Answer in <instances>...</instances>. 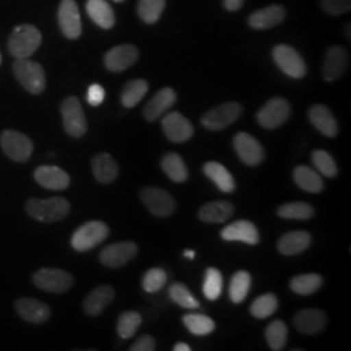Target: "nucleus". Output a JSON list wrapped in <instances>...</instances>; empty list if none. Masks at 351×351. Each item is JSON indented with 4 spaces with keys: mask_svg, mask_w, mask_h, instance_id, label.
<instances>
[{
    "mask_svg": "<svg viewBox=\"0 0 351 351\" xmlns=\"http://www.w3.org/2000/svg\"><path fill=\"white\" fill-rule=\"evenodd\" d=\"M25 211L32 219L40 223H56L69 215L71 204L62 197H53L47 199L30 198L26 202Z\"/></svg>",
    "mask_w": 351,
    "mask_h": 351,
    "instance_id": "f257e3e1",
    "label": "nucleus"
},
{
    "mask_svg": "<svg viewBox=\"0 0 351 351\" xmlns=\"http://www.w3.org/2000/svg\"><path fill=\"white\" fill-rule=\"evenodd\" d=\"M42 43V34L37 27L23 24L13 29L7 49L14 59H29Z\"/></svg>",
    "mask_w": 351,
    "mask_h": 351,
    "instance_id": "f03ea898",
    "label": "nucleus"
},
{
    "mask_svg": "<svg viewBox=\"0 0 351 351\" xmlns=\"http://www.w3.org/2000/svg\"><path fill=\"white\" fill-rule=\"evenodd\" d=\"M13 73L21 86L33 95H39L46 88V75L40 64L29 59H16Z\"/></svg>",
    "mask_w": 351,
    "mask_h": 351,
    "instance_id": "7ed1b4c3",
    "label": "nucleus"
},
{
    "mask_svg": "<svg viewBox=\"0 0 351 351\" xmlns=\"http://www.w3.org/2000/svg\"><path fill=\"white\" fill-rule=\"evenodd\" d=\"M108 236H110V228L107 224H104L99 220H93L80 226L75 230L71 239V245L75 251L85 252L101 245Z\"/></svg>",
    "mask_w": 351,
    "mask_h": 351,
    "instance_id": "20e7f679",
    "label": "nucleus"
},
{
    "mask_svg": "<svg viewBox=\"0 0 351 351\" xmlns=\"http://www.w3.org/2000/svg\"><path fill=\"white\" fill-rule=\"evenodd\" d=\"M0 146L4 154L17 163H26L34 151L32 139L17 130H4L0 134Z\"/></svg>",
    "mask_w": 351,
    "mask_h": 351,
    "instance_id": "39448f33",
    "label": "nucleus"
},
{
    "mask_svg": "<svg viewBox=\"0 0 351 351\" xmlns=\"http://www.w3.org/2000/svg\"><path fill=\"white\" fill-rule=\"evenodd\" d=\"M33 284L38 289L52 293V294H63L73 287V276L59 268H42L34 272L32 277Z\"/></svg>",
    "mask_w": 351,
    "mask_h": 351,
    "instance_id": "423d86ee",
    "label": "nucleus"
},
{
    "mask_svg": "<svg viewBox=\"0 0 351 351\" xmlns=\"http://www.w3.org/2000/svg\"><path fill=\"white\" fill-rule=\"evenodd\" d=\"M63 125L68 136L73 138H81L88 132V121L82 110L81 101L75 97H68L62 103Z\"/></svg>",
    "mask_w": 351,
    "mask_h": 351,
    "instance_id": "0eeeda50",
    "label": "nucleus"
},
{
    "mask_svg": "<svg viewBox=\"0 0 351 351\" xmlns=\"http://www.w3.org/2000/svg\"><path fill=\"white\" fill-rule=\"evenodd\" d=\"M242 114V106L236 101L220 104L202 117V125L207 130H221L236 123Z\"/></svg>",
    "mask_w": 351,
    "mask_h": 351,
    "instance_id": "6e6552de",
    "label": "nucleus"
},
{
    "mask_svg": "<svg viewBox=\"0 0 351 351\" xmlns=\"http://www.w3.org/2000/svg\"><path fill=\"white\" fill-rule=\"evenodd\" d=\"M272 58L277 66L291 78H303L307 72L301 53L289 45H277L272 50Z\"/></svg>",
    "mask_w": 351,
    "mask_h": 351,
    "instance_id": "1a4fd4ad",
    "label": "nucleus"
},
{
    "mask_svg": "<svg viewBox=\"0 0 351 351\" xmlns=\"http://www.w3.org/2000/svg\"><path fill=\"white\" fill-rule=\"evenodd\" d=\"M291 114L290 103L284 98H272L264 104L256 114L258 123L265 129H276L284 125Z\"/></svg>",
    "mask_w": 351,
    "mask_h": 351,
    "instance_id": "9d476101",
    "label": "nucleus"
},
{
    "mask_svg": "<svg viewBox=\"0 0 351 351\" xmlns=\"http://www.w3.org/2000/svg\"><path fill=\"white\" fill-rule=\"evenodd\" d=\"M141 201L152 215L158 217L171 216L176 211L175 198L160 188H145L141 191Z\"/></svg>",
    "mask_w": 351,
    "mask_h": 351,
    "instance_id": "9b49d317",
    "label": "nucleus"
},
{
    "mask_svg": "<svg viewBox=\"0 0 351 351\" xmlns=\"http://www.w3.org/2000/svg\"><path fill=\"white\" fill-rule=\"evenodd\" d=\"M138 254V246L132 241H123L108 245L101 250V263L108 268H121L134 259Z\"/></svg>",
    "mask_w": 351,
    "mask_h": 351,
    "instance_id": "f8f14e48",
    "label": "nucleus"
},
{
    "mask_svg": "<svg viewBox=\"0 0 351 351\" xmlns=\"http://www.w3.org/2000/svg\"><path fill=\"white\" fill-rule=\"evenodd\" d=\"M138 58L139 51L134 45H119L104 55V65L110 72L119 73L137 63Z\"/></svg>",
    "mask_w": 351,
    "mask_h": 351,
    "instance_id": "ddd939ff",
    "label": "nucleus"
},
{
    "mask_svg": "<svg viewBox=\"0 0 351 351\" xmlns=\"http://www.w3.org/2000/svg\"><path fill=\"white\" fill-rule=\"evenodd\" d=\"M58 20L60 30L68 39H77L82 33L81 14L75 0H62L59 5Z\"/></svg>",
    "mask_w": 351,
    "mask_h": 351,
    "instance_id": "4468645a",
    "label": "nucleus"
},
{
    "mask_svg": "<svg viewBox=\"0 0 351 351\" xmlns=\"http://www.w3.org/2000/svg\"><path fill=\"white\" fill-rule=\"evenodd\" d=\"M233 146L239 159L250 167L259 165L264 160V150L258 139L245 132H239L233 138Z\"/></svg>",
    "mask_w": 351,
    "mask_h": 351,
    "instance_id": "2eb2a0df",
    "label": "nucleus"
},
{
    "mask_svg": "<svg viewBox=\"0 0 351 351\" xmlns=\"http://www.w3.org/2000/svg\"><path fill=\"white\" fill-rule=\"evenodd\" d=\"M164 134L173 143H184L193 137L194 128L188 119L180 112H171L164 116Z\"/></svg>",
    "mask_w": 351,
    "mask_h": 351,
    "instance_id": "dca6fc26",
    "label": "nucleus"
},
{
    "mask_svg": "<svg viewBox=\"0 0 351 351\" xmlns=\"http://www.w3.org/2000/svg\"><path fill=\"white\" fill-rule=\"evenodd\" d=\"M349 65V53L341 46L328 49L323 65V77L328 82H335L346 72Z\"/></svg>",
    "mask_w": 351,
    "mask_h": 351,
    "instance_id": "f3484780",
    "label": "nucleus"
},
{
    "mask_svg": "<svg viewBox=\"0 0 351 351\" xmlns=\"http://www.w3.org/2000/svg\"><path fill=\"white\" fill-rule=\"evenodd\" d=\"M14 307L21 319L32 324H43L50 319V307L34 298L21 297L14 302Z\"/></svg>",
    "mask_w": 351,
    "mask_h": 351,
    "instance_id": "a211bd4d",
    "label": "nucleus"
},
{
    "mask_svg": "<svg viewBox=\"0 0 351 351\" xmlns=\"http://www.w3.org/2000/svg\"><path fill=\"white\" fill-rule=\"evenodd\" d=\"M34 180L42 188L49 190H65L71 185L69 175L56 165H40L34 171Z\"/></svg>",
    "mask_w": 351,
    "mask_h": 351,
    "instance_id": "6ab92c4d",
    "label": "nucleus"
},
{
    "mask_svg": "<svg viewBox=\"0 0 351 351\" xmlns=\"http://www.w3.org/2000/svg\"><path fill=\"white\" fill-rule=\"evenodd\" d=\"M285 17H287V10L282 5L272 4L251 13L247 23L250 27L255 30H268L282 24Z\"/></svg>",
    "mask_w": 351,
    "mask_h": 351,
    "instance_id": "aec40b11",
    "label": "nucleus"
},
{
    "mask_svg": "<svg viewBox=\"0 0 351 351\" xmlns=\"http://www.w3.org/2000/svg\"><path fill=\"white\" fill-rule=\"evenodd\" d=\"M221 239L228 242H243L247 245H258L259 243V232L256 226L249 220H237L229 226H226L221 233Z\"/></svg>",
    "mask_w": 351,
    "mask_h": 351,
    "instance_id": "412c9836",
    "label": "nucleus"
},
{
    "mask_svg": "<svg viewBox=\"0 0 351 351\" xmlns=\"http://www.w3.org/2000/svg\"><path fill=\"white\" fill-rule=\"evenodd\" d=\"M294 326L303 335H316L324 330L326 315L319 308H306L294 315Z\"/></svg>",
    "mask_w": 351,
    "mask_h": 351,
    "instance_id": "4be33fe9",
    "label": "nucleus"
},
{
    "mask_svg": "<svg viewBox=\"0 0 351 351\" xmlns=\"http://www.w3.org/2000/svg\"><path fill=\"white\" fill-rule=\"evenodd\" d=\"M177 101V94L172 88L159 90L143 108V116L147 121H156Z\"/></svg>",
    "mask_w": 351,
    "mask_h": 351,
    "instance_id": "5701e85b",
    "label": "nucleus"
},
{
    "mask_svg": "<svg viewBox=\"0 0 351 351\" xmlns=\"http://www.w3.org/2000/svg\"><path fill=\"white\" fill-rule=\"evenodd\" d=\"M311 124L328 138H335L339 134V124L329 108L323 104H315L308 111Z\"/></svg>",
    "mask_w": 351,
    "mask_h": 351,
    "instance_id": "b1692460",
    "label": "nucleus"
},
{
    "mask_svg": "<svg viewBox=\"0 0 351 351\" xmlns=\"http://www.w3.org/2000/svg\"><path fill=\"white\" fill-rule=\"evenodd\" d=\"M311 241H313L311 234L306 230L288 232L278 239L277 249L282 255H287V256L298 255L308 249V246L311 245Z\"/></svg>",
    "mask_w": 351,
    "mask_h": 351,
    "instance_id": "393cba45",
    "label": "nucleus"
},
{
    "mask_svg": "<svg viewBox=\"0 0 351 351\" xmlns=\"http://www.w3.org/2000/svg\"><path fill=\"white\" fill-rule=\"evenodd\" d=\"M114 295L116 293L110 285H101L94 289L84 301V311L88 316L101 315L112 303Z\"/></svg>",
    "mask_w": 351,
    "mask_h": 351,
    "instance_id": "a878e982",
    "label": "nucleus"
},
{
    "mask_svg": "<svg viewBox=\"0 0 351 351\" xmlns=\"http://www.w3.org/2000/svg\"><path fill=\"white\" fill-rule=\"evenodd\" d=\"M93 175L101 184H112L119 176V165L110 154H98L91 160Z\"/></svg>",
    "mask_w": 351,
    "mask_h": 351,
    "instance_id": "bb28decb",
    "label": "nucleus"
},
{
    "mask_svg": "<svg viewBox=\"0 0 351 351\" xmlns=\"http://www.w3.org/2000/svg\"><path fill=\"white\" fill-rule=\"evenodd\" d=\"M234 207L226 201H213L202 206L198 211V217L204 223L221 224L232 217Z\"/></svg>",
    "mask_w": 351,
    "mask_h": 351,
    "instance_id": "cd10ccee",
    "label": "nucleus"
},
{
    "mask_svg": "<svg viewBox=\"0 0 351 351\" xmlns=\"http://www.w3.org/2000/svg\"><path fill=\"white\" fill-rule=\"evenodd\" d=\"M86 12L88 17L101 29H112L116 23L112 7L107 0H88Z\"/></svg>",
    "mask_w": 351,
    "mask_h": 351,
    "instance_id": "c85d7f7f",
    "label": "nucleus"
},
{
    "mask_svg": "<svg viewBox=\"0 0 351 351\" xmlns=\"http://www.w3.org/2000/svg\"><path fill=\"white\" fill-rule=\"evenodd\" d=\"M203 172L223 193L229 194V193L234 191V189H236L234 178L223 164L217 163V162H208V163L204 164Z\"/></svg>",
    "mask_w": 351,
    "mask_h": 351,
    "instance_id": "c756f323",
    "label": "nucleus"
},
{
    "mask_svg": "<svg viewBox=\"0 0 351 351\" xmlns=\"http://www.w3.org/2000/svg\"><path fill=\"white\" fill-rule=\"evenodd\" d=\"M293 177L295 184L307 193L316 194L324 189L323 178L316 171L307 165H298L293 172Z\"/></svg>",
    "mask_w": 351,
    "mask_h": 351,
    "instance_id": "7c9ffc66",
    "label": "nucleus"
},
{
    "mask_svg": "<svg viewBox=\"0 0 351 351\" xmlns=\"http://www.w3.org/2000/svg\"><path fill=\"white\" fill-rule=\"evenodd\" d=\"M160 164H162V168H163L165 175L168 176L172 181L182 184L188 180V167L178 154L169 152V154L164 155Z\"/></svg>",
    "mask_w": 351,
    "mask_h": 351,
    "instance_id": "2f4dec72",
    "label": "nucleus"
},
{
    "mask_svg": "<svg viewBox=\"0 0 351 351\" xmlns=\"http://www.w3.org/2000/svg\"><path fill=\"white\" fill-rule=\"evenodd\" d=\"M149 91V82L146 80L137 78L126 84L121 91V103L126 108H133L145 98Z\"/></svg>",
    "mask_w": 351,
    "mask_h": 351,
    "instance_id": "473e14b6",
    "label": "nucleus"
},
{
    "mask_svg": "<svg viewBox=\"0 0 351 351\" xmlns=\"http://www.w3.org/2000/svg\"><path fill=\"white\" fill-rule=\"evenodd\" d=\"M324 280L317 274H306L293 277L290 280V289L300 295H311L323 287Z\"/></svg>",
    "mask_w": 351,
    "mask_h": 351,
    "instance_id": "72a5a7b5",
    "label": "nucleus"
},
{
    "mask_svg": "<svg viewBox=\"0 0 351 351\" xmlns=\"http://www.w3.org/2000/svg\"><path fill=\"white\" fill-rule=\"evenodd\" d=\"M277 215L288 220H308L314 217V207L304 202H290L278 207Z\"/></svg>",
    "mask_w": 351,
    "mask_h": 351,
    "instance_id": "f704fd0d",
    "label": "nucleus"
},
{
    "mask_svg": "<svg viewBox=\"0 0 351 351\" xmlns=\"http://www.w3.org/2000/svg\"><path fill=\"white\" fill-rule=\"evenodd\" d=\"M251 288V276L246 271H239L230 280L229 285V298L236 304L246 300Z\"/></svg>",
    "mask_w": 351,
    "mask_h": 351,
    "instance_id": "c9c22d12",
    "label": "nucleus"
},
{
    "mask_svg": "<svg viewBox=\"0 0 351 351\" xmlns=\"http://www.w3.org/2000/svg\"><path fill=\"white\" fill-rule=\"evenodd\" d=\"M184 326L195 336H207L215 330V322L207 315L189 314L182 319Z\"/></svg>",
    "mask_w": 351,
    "mask_h": 351,
    "instance_id": "e433bc0d",
    "label": "nucleus"
},
{
    "mask_svg": "<svg viewBox=\"0 0 351 351\" xmlns=\"http://www.w3.org/2000/svg\"><path fill=\"white\" fill-rule=\"evenodd\" d=\"M265 339L272 350H282L288 341V326L281 320L272 322L265 328Z\"/></svg>",
    "mask_w": 351,
    "mask_h": 351,
    "instance_id": "4c0bfd02",
    "label": "nucleus"
},
{
    "mask_svg": "<svg viewBox=\"0 0 351 351\" xmlns=\"http://www.w3.org/2000/svg\"><path fill=\"white\" fill-rule=\"evenodd\" d=\"M142 324V316L137 311H125L119 316L116 330L123 339H132Z\"/></svg>",
    "mask_w": 351,
    "mask_h": 351,
    "instance_id": "58836bf2",
    "label": "nucleus"
},
{
    "mask_svg": "<svg viewBox=\"0 0 351 351\" xmlns=\"http://www.w3.org/2000/svg\"><path fill=\"white\" fill-rule=\"evenodd\" d=\"M165 0H139L137 13L145 24H155L162 17Z\"/></svg>",
    "mask_w": 351,
    "mask_h": 351,
    "instance_id": "ea45409f",
    "label": "nucleus"
},
{
    "mask_svg": "<svg viewBox=\"0 0 351 351\" xmlns=\"http://www.w3.org/2000/svg\"><path fill=\"white\" fill-rule=\"evenodd\" d=\"M223 291V276L216 268H207L203 281V294L208 301H216Z\"/></svg>",
    "mask_w": 351,
    "mask_h": 351,
    "instance_id": "a19ab883",
    "label": "nucleus"
},
{
    "mask_svg": "<svg viewBox=\"0 0 351 351\" xmlns=\"http://www.w3.org/2000/svg\"><path fill=\"white\" fill-rule=\"evenodd\" d=\"M278 301L272 293H265L258 297L250 306V313L256 319H267L276 313Z\"/></svg>",
    "mask_w": 351,
    "mask_h": 351,
    "instance_id": "79ce46f5",
    "label": "nucleus"
},
{
    "mask_svg": "<svg viewBox=\"0 0 351 351\" xmlns=\"http://www.w3.org/2000/svg\"><path fill=\"white\" fill-rule=\"evenodd\" d=\"M168 294L176 304H178L184 308L195 310L201 306L198 300L194 298V295L191 294V291L189 290L188 287L184 285L182 282H175L168 290Z\"/></svg>",
    "mask_w": 351,
    "mask_h": 351,
    "instance_id": "37998d69",
    "label": "nucleus"
},
{
    "mask_svg": "<svg viewBox=\"0 0 351 351\" xmlns=\"http://www.w3.org/2000/svg\"><path fill=\"white\" fill-rule=\"evenodd\" d=\"M313 158V163H314L315 168L326 177H336L339 173L337 169V164L335 162L333 156L324 150H315L311 155Z\"/></svg>",
    "mask_w": 351,
    "mask_h": 351,
    "instance_id": "c03bdc74",
    "label": "nucleus"
},
{
    "mask_svg": "<svg viewBox=\"0 0 351 351\" xmlns=\"http://www.w3.org/2000/svg\"><path fill=\"white\" fill-rule=\"evenodd\" d=\"M167 274L162 268H151L142 278V288L147 293H156L167 284Z\"/></svg>",
    "mask_w": 351,
    "mask_h": 351,
    "instance_id": "a18cd8bd",
    "label": "nucleus"
},
{
    "mask_svg": "<svg viewBox=\"0 0 351 351\" xmlns=\"http://www.w3.org/2000/svg\"><path fill=\"white\" fill-rule=\"evenodd\" d=\"M322 8L330 16H341L350 11L351 0H322Z\"/></svg>",
    "mask_w": 351,
    "mask_h": 351,
    "instance_id": "49530a36",
    "label": "nucleus"
},
{
    "mask_svg": "<svg viewBox=\"0 0 351 351\" xmlns=\"http://www.w3.org/2000/svg\"><path fill=\"white\" fill-rule=\"evenodd\" d=\"M106 99V90L99 84H93L88 88V94H86V101L90 106L93 107H98Z\"/></svg>",
    "mask_w": 351,
    "mask_h": 351,
    "instance_id": "de8ad7c7",
    "label": "nucleus"
},
{
    "mask_svg": "<svg viewBox=\"0 0 351 351\" xmlns=\"http://www.w3.org/2000/svg\"><path fill=\"white\" fill-rule=\"evenodd\" d=\"M156 349V341L150 336V335H145L142 337H139L133 346L130 348V351H154Z\"/></svg>",
    "mask_w": 351,
    "mask_h": 351,
    "instance_id": "09e8293b",
    "label": "nucleus"
},
{
    "mask_svg": "<svg viewBox=\"0 0 351 351\" xmlns=\"http://www.w3.org/2000/svg\"><path fill=\"white\" fill-rule=\"evenodd\" d=\"M223 3H224L226 11L236 12V11H239V8H242L245 0H223Z\"/></svg>",
    "mask_w": 351,
    "mask_h": 351,
    "instance_id": "8fccbe9b",
    "label": "nucleus"
},
{
    "mask_svg": "<svg viewBox=\"0 0 351 351\" xmlns=\"http://www.w3.org/2000/svg\"><path fill=\"white\" fill-rule=\"evenodd\" d=\"M173 350L175 351H191V348L189 346L188 343H185V342H178V343H176L175 348H173Z\"/></svg>",
    "mask_w": 351,
    "mask_h": 351,
    "instance_id": "3c124183",
    "label": "nucleus"
},
{
    "mask_svg": "<svg viewBox=\"0 0 351 351\" xmlns=\"http://www.w3.org/2000/svg\"><path fill=\"white\" fill-rule=\"evenodd\" d=\"M184 256H185V258H189V259H194V258H195V252L191 250H185V252H184Z\"/></svg>",
    "mask_w": 351,
    "mask_h": 351,
    "instance_id": "603ef678",
    "label": "nucleus"
},
{
    "mask_svg": "<svg viewBox=\"0 0 351 351\" xmlns=\"http://www.w3.org/2000/svg\"><path fill=\"white\" fill-rule=\"evenodd\" d=\"M348 38L350 39V24H348Z\"/></svg>",
    "mask_w": 351,
    "mask_h": 351,
    "instance_id": "864d4df0",
    "label": "nucleus"
},
{
    "mask_svg": "<svg viewBox=\"0 0 351 351\" xmlns=\"http://www.w3.org/2000/svg\"><path fill=\"white\" fill-rule=\"evenodd\" d=\"M113 1H116V3H121V1H124V0H113Z\"/></svg>",
    "mask_w": 351,
    "mask_h": 351,
    "instance_id": "5fc2aeb1",
    "label": "nucleus"
},
{
    "mask_svg": "<svg viewBox=\"0 0 351 351\" xmlns=\"http://www.w3.org/2000/svg\"><path fill=\"white\" fill-rule=\"evenodd\" d=\"M0 64H1V53H0Z\"/></svg>",
    "mask_w": 351,
    "mask_h": 351,
    "instance_id": "6e6d98bb",
    "label": "nucleus"
}]
</instances>
